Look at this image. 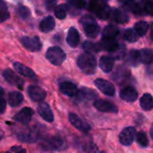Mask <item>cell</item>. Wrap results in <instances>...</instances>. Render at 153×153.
Wrapping results in <instances>:
<instances>
[{"label": "cell", "mask_w": 153, "mask_h": 153, "mask_svg": "<svg viewBox=\"0 0 153 153\" xmlns=\"http://www.w3.org/2000/svg\"><path fill=\"white\" fill-rule=\"evenodd\" d=\"M135 137H136V129L133 126H129L124 128L121 132L119 135V141L123 145L129 146L133 143Z\"/></svg>", "instance_id": "ba28073f"}, {"label": "cell", "mask_w": 153, "mask_h": 153, "mask_svg": "<svg viewBox=\"0 0 153 153\" xmlns=\"http://www.w3.org/2000/svg\"><path fill=\"white\" fill-rule=\"evenodd\" d=\"M88 10L102 20L108 19L111 14V9L106 0H91L88 5Z\"/></svg>", "instance_id": "3957f363"}, {"label": "cell", "mask_w": 153, "mask_h": 153, "mask_svg": "<svg viewBox=\"0 0 153 153\" xmlns=\"http://www.w3.org/2000/svg\"><path fill=\"white\" fill-rule=\"evenodd\" d=\"M151 38L153 40V22L151 23Z\"/></svg>", "instance_id": "ee69618b"}, {"label": "cell", "mask_w": 153, "mask_h": 153, "mask_svg": "<svg viewBox=\"0 0 153 153\" xmlns=\"http://www.w3.org/2000/svg\"><path fill=\"white\" fill-rule=\"evenodd\" d=\"M14 67L15 71L18 74H20L21 75H23V76L28 77V78H36L35 73L31 68L27 67L26 65H24L19 62L14 63Z\"/></svg>", "instance_id": "44dd1931"}, {"label": "cell", "mask_w": 153, "mask_h": 153, "mask_svg": "<svg viewBox=\"0 0 153 153\" xmlns=\"http://www.w3.org/2000/svg\"><path fill=\"white\" fill-rule=\"evenodd\" d=\"M37 112L38 114L48 123H52L54 120L53 113L51 111L50 107L46 102H41L37 107Z\"/></svg>", "instance_id": "9a60e30c"}, {"label": "cell", "mask_w": 153, "mask_h": 153, "mask_svg": "<svg viewBox=\"0 0 153 153\" xmlns=\"http://www.w3.org/2000/svg\"><path fill=\"white\" fill-rule=\"evenodd\" d=\"M68 10H69V6L66 4H60L59 5H56V7L54 8L55 16L60 20H63L66 18L68 14Z\"/></svg>", "instance_id": "f1b7e54d"}, {"label": "cell", "mask_w": 153, "mask_h": 153, "mask_svg": "<svg viewBox=\"0 0 153 153\" xmlns=\"http://www.w3.org/2000/svg\"><path fill=\"white\" fill-rule=\"evenodd\" d=\"M5 108H6V101L4 99L0 98V115L5 111Z\"/></svg>", "instance_id": "7bdbcfd3"}, {"label": "cell", "mask_w": 153, "mask_h": 153, "mask_svg": "<svg viewBox=\"0 0 153 153\" xmlns=\"http://www.w3.org/2000/svg\"><path fill=\"white\" fill-rule=\"evenodd\" d=\"M115 65V59L109 56H103L99 60V66L105 73H110Z\"/></svg>", "instance_id": "d6986e66"}, {"label": "cell", "mask_w": 153, "mask_h": 153, "mask_svg": "<svg viewBox=\"0 0 153 153\" xmlns=\"http://www.w3.org/2000/svg\"><path fill=\"white\" fill-rule=\"evenodd\" d=\"M18 14L20 15L21 18L23 19H27L29 18L30 14H31V12H30V9L24 5H19L18 7Z\"/></svg>", "instance_id": "74e56055"}, {"label": "cell", "mask_w": 153, "mask_h": 153, "mask_svg": "<svg viewBox=\"0 0 153 153\" xmlns=\"http://www.w3.org/2000/svg\"><path fill=\"white\" fill-rule=\"evenodd\" d=\"M23 100V96L19 91H12L8 95V104L11 107L19 106Z\"/></svg>", "instance_id": "d4e9b609"}, {"label": "cell", "mask_w": 153, "mask_h": 153, "mask_svg": "<svg viewBox=\"0 0 153 153\" xmlns=\"http://www.w3.org/2000/svg\"><path fill=\"white\" fill-rule=\"evenodd\" d=\"M16 136H17L18 140L23 143H32L37 142L41 138V133L38 127L32 126V127H28L26 129L20 131L16 134Z\"/></svg>", "instance_id": "5b68a950"}, {"label": "cell", "mask_w": 153, "mask_h": 153, "mask_svg": "<svg viewBox=\"0 0 153 153\" xmlns=\"http://www.w3.org/2000/svg\"><path fill=\"white\" fill-rule=\"evenodd\" d=\"M136 140H137V143L142 146V147H147L149 145V139H148V136L145 133L143 132H140L137 134L136 135Z\"/></svg>", "instance_id": "d590c367"}, {"label": "cell", "mask_w": 153, "mask_h": 153, "mask_svg": "<svg viewBox=\"0 0 153 153\" xmlns=\"http://www.w3.org/2000/svg\"><path fill=\"white\" fill-rule=\"evenodd\" d=\"M79 39H80V37H79V33L78 30L75 27H70L67 35L68 44L72 48H76L79 43Z\"/></svg>", "instance_id": "ffe728a7"}, {"label": "cell", "mask_w": 153, "mask_h": 153, "mask_svg": "<svg viewBox=\"0 0 153 153\" xmlns=\"http://www.w3.org/2000/svg\"><path fill=\"white\" fill-rule=\"evenodd\" d=\"M139 60L143 64H151L153 62V51L151 49H142L139 51Z\"/></svg>", "instance_id": "83f0119b"}, {"label": "cell", "mask_w": 153, "mask_h": 153, "mask_svg": "<svg viewBox=\"0 0 153 153\" xmlns=\"http://www.w3.org/2000/svg\"><path fill=\"white\" fill-rule=\"evenodd\" d=\"M69 120L70 122V124L78 131L87 134L90 130H91V126L90 125L86 122L84 119H82L81 117H79L77 114L75 113H69Z\"/></svg>", "instance_id": "52a82bcc"}, {"label": "cell", "mask_w": 153, "mask_h": 153, "mask_svg": "<svg viewBox=\"0 0 153 153\" xmlns=\"http://www.w3.org/2000/svg\"><path fill=\"white\" fill-rule=\"evenodd\" d=\"M95 85L97 89H99L100 91H102L104 94L107 96H114L115 94V86L108 81L105 79L98 78L95 81Z\"/></svg>", "instance_id": "7c38bea8"}, {"label": "cell", "mask_w": 153, "mask_h": 153, "mask_svg": "<svg viewBox=\"0 0 153 153\" xmlns=\"http://www.w3.org/2000/svg\"><path fill=\"white\" fill-rule=\"evenodd\" d=\"M9 18V13L5 1L0 0V22H5Z\"/></svg>", "instance_id": "e575fe53"}, {"label": "cell", "mask_w": 153, "mask_h": 153, "mask_svg": "<svg viewBox=\"0 0 153 153\" xmlns=\"http://www.w3.org/2000/svg\"><path fill=\"white\" fill-rule=\"evenodd\" d=\"M148 30H149V24L144 21H140L136 22L134 25V30L136 31L139 37L144 36L147 33Z\"/></svg>", "instance_id": "f546056e"}, {"label": "cell", "mask_w": 153, "mask_h": 153, "mask_svg": "<svg viewBox=\"0 0 153 153\" xmlns=\"http://www.w3.org/2000/svg\"><path fill=\"white\" fill-rule=\"evenodd\" d=\"M79 100H96L97 98V93L89 89V88H86V87H83L81 88L78 92V95H77Z\"/></svg>", "instance_id": "7402d4cb"}, {"label": "cell", "mask_w": 153, "mask_h": 153, "mask_svg": "<svg viewBox=\"0 0 153 153\" xmlns=\"http://www.w3.org/2000/svg\"><path fill=\"white\" fill-rule=\"evenodd\" d=\"M144 11L146 12V13L150 14L153 16V2L151 1V2H148L145 6H144Z\"/></svg>", "instance_id": "60d3db41"}, {"label": "cell", "mask_w": 153, "mask_h": 153, "mask_svg": "<svg viewBox=\"0 0 153 153\" xmlns=\"http://www.w3.org/2000/svg\"><path fill=\"white\" fill-rule=\"evenodd\" d=\"M55 27V21L52 16H47L42 19L40 23V30L41 32H50Z\"/></svg>", "instance_id": "603a6c76"}, {"label": "cell", "mask_w": 153, "mask_h": 153, "mask_svg": "<svg viewBox=\"0 0 153 153\" xmlns=\"http://www.w3.org/2000/svg\"><path fill=\"white\" fill-rule=\"evenodd\" d=\"M150 134H151V138L153 139V125L151 126V130H150Z\"/></svg>", "instance_id": "bcb514c9"}, {"label": "cell", "mask_w": 153, "mask_h": 153, "mask_svg": "<svg viewBox=\"0 0 153 153\" xmlns=\"http://www.w3.org/2000/svg\"><path fill=\"white\" fill-rule=\"evenodd\" d=\"M23 46L32 52H37L41 49V43L38 37H23L21 39Z\"/></svg>", "instance_id": "30bf717a"}, {"label": "cell", "mask_w": 153, "mask_h": 153, "mask_svg": "<svg viewBox=\"0 0 153 153\" xmlns=\"http://www.w3.org/2000/svg\"><path fill=\"white\" fill-rule=\"evenodd\" d=\"M111 17L114 19V21H115L116 22L118 23H125L129 21V16L128 14L120 10V9H114L112 12H111Z\"/></svg>", "instance_id": "cb8c5ba5"}, {"label": "cell", "mask_w": 153, "mask_h": 153, "mask_svg": "<svg viewBox=\"0 0 153 153\" xmlns=\"http://www.w3.org/2000/svg\"><path fill=\"white\" fill-rule=\"evenodd\" d=\"M46 58L54 65H60L66 60V54L60 47H51L46 52Z\"/></svg>", "instance_id": "8992f818"}, {"label": "cell", "mask_w": 153, "mask_h": 153, "mask_svg": "<svg viewBox=\"0 0 153 153\" xmlns=\"http://www.w3.org/2000/svg\"><path fill=\"white\" fill-rule=\"evenodd\" d=\"M87 152L88 153H106V152H101L98 150V148L94 145V144H91L87 147Z\"/></svg>", "instance_id": "b9f144b4"}, {"label": "cell", "mask_w": 153, "mask_h": 153, "mask_svg": "<svg viewBox=\"0 0 153 153\" xmlns=\"http://www.w3.org/2000/svg\"><path fill=\"white\" fill-rule=\"evenodd\" d=\"M3 76L5 78V80L10 83L11 85H14L19 89H23V80L18 75L16 74L13 70L11 69H6L4 71L3 73Z\"/></svg>", "instance_id": "8fae6325"}, {"label": "cell", "mask_w": 153, "mask_h": 153, "mask_svg": "<svg viewBox=\"0 0 153 153\" xmlns=\"http://www.w3.org/2000/svg\"><path fill=\"white\" fill-rule=\"evenodd\" d=\"M3 136H4V133H3V131H2V130L0 129V140H1L2 138H3Z\"/></svg>", "instance_id": "7dc6e473"}, {"label": "cell", "mask_w": 153, "mask_h": 153, "mask_svg": "<svg viewBox=\"0 0 153 153\" xmlns=\"http://www.w3.org/2000/svg\"><path fill=\"white\" fill-rule=\"evenodd\" d=\"M98 45L101 49H104L111 53L115 52L120 47V45L117 43L115 39H106V38H103Z\"/></svg>", "instance_id": "ac0fdd59"}, {"label": "cell", "mask_w": 153, "mask_h": 153, "mask_svg": "<svg viewBox=\"0 0 153 153\" xmlns=\"http://www.w3.org/2000/svg\"><path fill=\"white\" fill-rule=\"evenodd\" d=\"M57 4V0H45V5L47 10L51 11L56 7Z\"/></svg>", "instance_id": "ab89813d"}, {"label": "cell", "mask_w": 153, "mask_h": 153, "mask_svg": "<svg viewBox=\"0 0 153 153\" xmlns=\"http://www.w3.org/2000/svg\"><path fill=\"white\" fill-rule=\"evenodd\" d=\"M5 153H26V150L21 146H13L10 150Z\"/></svg>", "instance_id": "f35d334b"}, {"label": "cell", "mask_w": 153, "mask_h": 153, "mask_svg": "<svg viewBox=\"0 0 153 153\" xmlns=\"http://www.w3.org/2000/svg\"><path fill=\"white\" fill-rule=\"evenodd\" d=\"M28 94H29V97L31 98V100L35 102H42L47 96V92L43 89H41L39 86H36V85L29 86Z\"/></svg>", "instance_id": "4fadbf2b"}, {"label": "cell", "mask_w": 153, "mask_h": 153, "mask_svg": "<svg viewBox=\"0 0 153 153\" xmlns=\"http://www.w3.org/2000/svg\"><path fill=\"white\" fill-rule=\"evenodd\" d=\"M5 91H4V89L2 87H0V98H2V96L4 95Z\"/></svg>", "instance_id": "f6af8a7d"}, {"label": "cell", "mask_w": 153, "mask_h": 153, "mask_svg": "<svg viewBox=\"0 0 153 153\" xmlns=\"http://www.w3.org/2000/svg\"><path fill=\"white\" fill-rule=\"evenodd\" d=\"M83 48L85 49L86 53H89V54L97 53L101 50L98 44L91 42V41H85L83 43Z\"/></svg>", "instance_id": "1f68e13d"}, {"label": "cell", "mask_w": 153, "mask_h": 153, "mask_svg": "<svg viewBox=\"0 0 153 153\" xmlns=\"http://www.w3.org/2000/svg\"><path fill=\"white\" fill-rule=\"evenodd\" d=\"M124 38L130 43H134L139 39V36L134 30V29H128L124 33Z\"/></svg>", "instance_id": "d6a6232c"}, {"label": "cell", "mask_w": 153, "mask_h": 153, "mask_svg": "<svg viewBox=\"0 0 153 153\" xmlns=\"http://www.w3.org/2000/svg\"><path fill=\"white\" fill-rule=\"evenodd\" d=\"M80 22L82 24L85 34L91 39H95L100 33V27L96 23L95 18L89 14L85 15L81 18Z\"/></svg>", "instance_id": "277c9868"}, {"label": "cell", "mask_w": 153, "mask_h": 153, "mask_svg": "<svg viewBox=\"0 0 153 153\" xmlns=\"http://www.w3.org/2000/svg\"><path fill=\"white\" fill-rule=\"evenodd\" d=\"M78 68L86 74L91 75L94 74L96 69V59L93 54L83 53L81 54L77 60Z\"/></svg>", "instance_id": "6da1fadb"}, {"label": "cell", "mask_w": 153, "mask_h": 153, "mask_svg": "<svg viewBox=\"0 0 153 153\" xmlns=\"http://www.w3.org/2000/svg\"><path fill=\"white\" fill-rule=\"evenodd\" d=\"M94 107L101 112H106V113H117L118 112V108L115 104L105 100H95Z\"/></svg>", "instance_id": "5bb4252c"}, {"label": "cell", "mask_w": 153, "mask_h": 153, "mask_svg": "<svg viewBox=\"0 0 153 153\" xmlns=\"http://www.w3.org/2000/svg\"><path fill=\"white\" fill-rule=\"evenodd\" d=\"M119 34V30L114 25H107L104 28L102 31L103 38L106 39H115Z\"/></svg>", "instance_id": "484cf974"}, {"label": "cell", "mask_w": 153, "mask_h": 153, "mask_svg": "<svg viewBox=\"0 0 153 153\" xmlns=\"http://www.w3.org/2000/svg\"><path fill=\"white\" fill-rule=\"evenodd\" d=\"M60 91L62 94L68 96V97H77L78 92V89L76 86V84H74L71 82H63L60 84Z\"/></svg>", "instance_id": "2e32d148"}, {"label": "cell", "mask_w": 153, "mask_h": 153, "mask_svg": "<svg viewBox=\"0 0 153 153\" xmlns=\"http://www.w3.org/2000/svg\"><path fill=\"white\" fill-rule=\"evenodd\" d=\"M120 98L127 102H134L138 98V92L132 86H127L120 91Z\"/></svg>", "instance_id": "e0dca14e"}, {"label": "cell", "mask_w": 153, "mask_h": 153, "mask_svg": "<svg viewBox=\"0 0 153 153\" xmlns=\"http://www.w3.org/2000/svg\"><path fill=\"white\" fill-rule=\"evenodd\" d=\"M127 61L132 65H137V64L140 62V60H139V51L134 50V49L131 50L128 56H127Z\"/></svg>", "instance_id": "836d02e7"}, {"label": "cell", "mask_w": 153, "mask_h": 153, "mask_svg": "<svg viewBox=\"0 0 153 153\" xmlns=\"http://www.w3.org/2000/svg\"><path fill=\"white\" fill-rule=\"evenodd\" d=\"M86 0H69V4L70 5V7L76 8V9H83L86 6Z\"/></svg>", "instance_id": "8d00e7d4"}, {"label": "cell", "mask_w": 153, "mask_h": 153, "mask_svg": "<svg viewBox=\"0 0 153 153\" xmlns=\"http://www.w3.org/2000/svg\"><path fill=\"white\" fill-rule=\"evenodd\" d=\"M124 5H125L126 8H128L133 13H136L137 15L142 14V10L141 6L135 1H133V0H125Z\"/></svg>", "instance_id": "4dcf8cb0"}, {"label": "cell", "mask_w": 153, "mask_h": 153, "mask_svg": "<svg viewBox=\"0 0 153 153\" xmlns=\"http://www.w3.org/2000/svg\"><path fill=\"white\" fill-rule=\"evenodd\" d=\"M34 112L31 108H22L18 113H16L14 117V120L17 123H20L21 125L23 126H27L31 120L32 117L33 116Z\"/></svg>", "instance_id": "9c48e42d"}, {"label": "cell", "mask_w": 153, "mask_h": 153, "mask_svg": "<svg viewBox=\"0 0 153 153\" xmlns=\"http://www.w3.org/2000/svg\"><path fill=\"white\" fill-rule=\"evenodd\" d=\"M40 147L45 152L63 151L67 148V143L60 135H52L43 139L40 144Z\"/></svg>", "instance_id": "7a4b0ae2"}, {"label": "cell", "mask_w": 153, "mask_h": 153, "mask_svg": "<svg viewBox=\"0 0 153 153\" xmlns=\"http://www.w3.org/2000/svg\"><path fill=\"white\" fill-rule=\"evenodd\" d=\"M141 107L145 111H150L153 108V98L151 94L145 93L140 100Z\"/></svg>", "instance_id": "4316f807"}]
</instances>
